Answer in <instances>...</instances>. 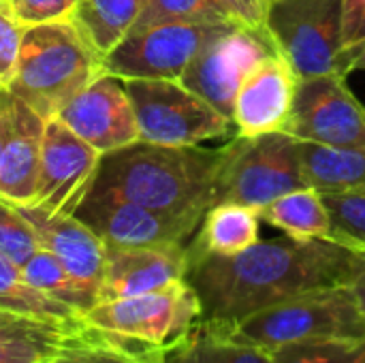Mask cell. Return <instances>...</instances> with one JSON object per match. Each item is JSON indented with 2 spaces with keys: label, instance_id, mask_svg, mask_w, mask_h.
Masks as SVG:
<instances>
[{
  "label": "cell",
  "instance_id": "cell-29",
  "mask_svg": "<svg viewBox=\"0 0 365 363\" xmlns=\"http://www.w3.org/2000/svg\"><path fill=\"white\" fill-rule=\"evenodd\" d=\"M192 21V24H231L214 0H148L139 19L128 34L141 32L160 24Z\"/></svg>",
  "mask_w": 365,
  "mask_h": 363
},
{
  "label": "cell",
  "instance_id": "cell-5",
  "mask_svg": "<svg viewBox=\"0 0 365 363\" xmlns=\"http://www.w3.org/2000/svg\"><path fill=\"white\" fill-rule=\"evenodd\" d=\"M306 188L295 137L284 131L237 137L225 145L214 184L216 203H237L261 214L278 197Z\"/></svg>",
  "mask_w": 365,
  "mask_h": 363
},
{
  "label": "cell",
  "instance_id": "cell-33",
  "mask_svg": "<svg viewBox=\"0 0 365 363\" xmlns=\"http://www.w3.org/2000/svg\"><path fill=\"white\" fill-rule=\"evenodd\" d=\"M21 26H41L66 21L73 17L81 0H9Z\"/></svg>",
  "mask_w": 365,
  "mask_h": 363
},
{
  "label": "cell",
  "instance_id": "cell-9",
  "mask_svg": "<svg viewBox=\"0 0 365 363\" xmlns=\"http://www.w3.org/2000/svg\"><path fill=\"white\" fill-rule=\"evenodd\" d=\"M235 24L175 21L126 34L103 58V71L120 79H180L192 58Z\"/></svg>",
  "mask_w": 365,
  "mask_h": 363
},
{
  "label": "cell",
  "instance_id": "cell-28",
  "mask_svg": "<svg viewBox=\"0 0 365 363\" xmlns=\"http://www.w3.org/2000/svg\"><path fill=\"white\" fill-rule=\"evenodd\" d=\"M269 353L274 363H365V336L297 342Z\"/></svg>",
  "mask_w": 365,
  "mask_h": 363
},
{
  "label": "cell",
  "instance_id": "cell-24",
  "mask_svg": "<svg viewBox=\"0 0 365 363\" xmlns=\"http://www.w3.org/2000/svg\"><path fill=\"white\" fill-rule=\"evenodd\" d=\"M145 4L148 0H81L71 19L105 56L130 32Z\"/></svg>",
  "mask_w": 365,
  "mask_h": 363
},
{
  "label": "cell",
  "instance_id": "cell-4",
  "mask_svg": "<svg viewBox=\"0 0 365 363\" xmlns=\"http://www.w3.org/2000/svg\"><path fill=\"white\" fill-rule=\"evenodd\" d=\"M205 323L231 340L263 351L310 340L365 336V312L351 285L302 293L235 323Z\"/></svg>",
  "mask_w": 365,
  "mask_h": 363
},
{
  "label": "cell",
  "instance_id": "cell-26",
  "mask_svg": "<svg viewBox=\"0 0 365 363\" xmlns=\"http://www.w3.org/2000/svg\"><path fill=\"white\" fill-rule=\"evenodd\" d=\"M79 321L26 319L13 327L0 329V363H47Z\"/></svg>",
  "mask_w": 365,
  "mask_h": 363
},
{
  "label": "cell",
  "instance_id": "cell-40",
  "mask_svg": "<svg viewBox=\"0 0 365 363\" xmlns=\"http://www.w3.org/2000/svg\"><path fill=\"white\" fill-rule=\"evenodd\" d=\"M0 2H2V0H0Z\"/></svg>",
  "mask_w": 365,
  "mask_h": 363
},
{
  "label": "cell",
  "instance_id": "cell-18",
  "mask_svg": "<svg viewBox=\"0 0 365 363\" xmlns=\"http://www.w3.org/2000/svg\"><path fill=\"white\" fill-rule=\"evenodd\" d=\"M45 120L11 94V118L0 154V199L30 203L41 171Z\"/></svg>",
  "mask_w": 365,
  "mask_h": 363
},
{
  "label": "cell",
  "instance_id": "cell-6",
  "mask_svg": "<svg viewBox=\"0 0 365 363\" xmlns=\"http://www.w3.org/2000/svg\"><path fill=\"white\" fill-rule=\"evenodd\" d=\"M81 319L103 334L163 353L195 329L203 319V306L195 287L180 280L143 295L98 302Z\"/></svg>",
  "mask_w": 365,
  "mask_h": 363
},
{
  "label": "cell",
  "instance_id": "cell-3",
  "mask_svg": "<svg viewBox=\"0 0 365 363\" xmlns=\"http://www.w3.org/2000/svg\"><path fill=\"white\" fill-rule=\"evenodd\" d=\"M103 58L73 19L28 26L9 92L47 122L105 73Z\"/></svg>",
  "mask_w": 365,
  "mask_h": 363
},
{
  "label": "cell",
  "instance_id": "cell-16",
  "mask_svg": "<svg viewBox=\"0 0 365 363\" xmlns=\"http://www.w3.org/2000/svg\"><path fill=\"white\" fill-rule=\"evenodd\" d=\"M105 272L98 302H111L165 289L186 280L190 259L184 244L105 246Z\"/></svg>",
  "mask_w": 365,
  "mask_h": 363
},
{
  "label": "cell",
  "instance_id": "cell-35",
  "mask_svg": "<svg viewBox=\"0 0 365 363\" xmlns=\"http://www.w3.org/2000/svg\"><path fill=\"white\" fill-rule=\"evenodd\" d=\"M365 41V0H342V49L346 64ZM351 73V68H349Z\"/></svg>",
  "mask_w": 365,
  "mask_h": 363
},
{
  "label": "cell",
  "instance_id": "cell-14",
  "mask_svg": "<svg viewBox=\"0 0 365 363\" xmlns=\"http://www.w3.org/2000/svg\"><path fill=\"white\" fill-rule=\"evenodd\" d=\"M56 118L101 154L139 141V126L124 79L109 73L75 94Z\"/></svg>",
  "mask_w": 365,
  "mask_h": 363
},
{
  "label": "cell",
  "instance_id": "cell-10",
  "mask_svg": "<svg viewBox=\"0 0 365 363\" xmlns=\"http://www.w3.org/2000/svg\"><path fill=\"white\" fill-rule=\"evenodd\" d=\"M344 73L299 79L293 113L284 126L295 139L365 150V105Z\"/></svg>",
  "mask_w": 365,
  "mask_h": 363
},
{
  "label": "cell",
  "instance_id": "cell-39",
  "mask_svg": "<svg viewBox=\"0 0 365 363\" xmlns=\"http://www.w3.org/2000/svg\"><path fill=\"white\" fill-rule=\"evenodd\" d=\"M30 317H19V315H13V312H6V310H0V329H6V327H13L21 321H26ZM43 321V319H41Z\"/></svg>",
  "mask_w": 365,
  "mask_h": 363
},
{
  "label": "cell",
  "instance_id": "cell-12",
  "mask_svg": "<svg viewBox=\"0 0 365 363\" xmlns=\"http://www.w3.org/2000/svg\"><path fill=\"white\" fill-rule=\"evenodd\" d=\"M101 152L79 139L62 120L45 122L41 171L30 205L53 214H75L96 175Z\"/></svg>",
  "mask_w": 365,
  "mask_h": 363
},
{
  "label": "cell",
  "instance_id": "cell-7",
  "mask_svg": "<svg viewBox=\"0 0 365 363\" xmlns=\"http://www.w3.org/2000/svg\"><path fill=\"white\" fill-rule=\"evenodd\" d=\"M267 34L272 51L284 58L299 79L349 75L342 49V0H269Z\"/></svg>",
  "mask_w": 365,
  "mask_h": 363
},
{
  "label": "cell",
  "instance_id": "cell-37",
  "mask_svg": "<svg viewBox=\"0 0 365 363\" xmlns=\"http://www.w3.org/2000/svg\"><path fill=\"white\" fill-rule=\"evenodd\" d=\"M353 291H355V297H357V302H359V306H361V310L365 312V263L364 267H361V272H359V276L353 280Z\"/></svg>",
  "mask_w": 365,
  "mask_h": 363
},
{
  "label": "cell",
  "instance_id": "cell-30",
  "mask_svg": "<svg viewBox=\"0 0 365 363\" xmlns=\"http://www.w3.org/2000/svg\"><path fill=\"white\" fill-rule=\"evenodd\" d=\"M331 216L334 242L365 252V186L323 195Z\"/></svg>",
  "mask_w": 365,
  "mask_h": 363
},
{
  "label": "cell",
  "instance_id": "cell-31",
  "mask_svg": "<svg viewBox=\"0 0 365 363\" xmlns=\"http://www.w3.org/2000/svg\"><path fill=\"white\" fill-rule=\"evenodd\" d=\"M38 248L32 227L11 201L0 199V255L21 267Z\"/></svg>",
  "mask_w": 365,
  "mask_h": 363
},
{
  "label": "cell",
  "instance_id": "cell-8",
  "mask_svg": "<svg viewBox=\"0 0 365 363\" xmlns=\"http://www.w3.org/2000/svg\"><path fill=\"white\" fill-rule=\"evenodd\" d=\"M124 88L135 109L139 141L184 148L231 133L233 120L180 79H124Z\"/></svg>",
  "mask_w": 365,
  "mask_h": 363
},
{
  "label": "cell",
  "instance_id": "cell-27",
  "mask_svg": "<svg viewBox=\"0 0 365 363\" xmlns=\"http://www.w3.org/2000/svg\"><path fill=\"white\" fill-rule=\"evenodd\" d=\"M0 310L13 312L19 317L60 321V323H73L81 319L68 306L53 302L51 297L36 291L26 280L21 267L9 261L4 255H0Z\"/></svg>",
  "mask_w": 365,
  "mask_h": 363
},
{
  "label": "cell",
  "instance_id": "cell-36",
  "mask_svg": "<svg viewBox=\"0 0 365 363\" xmlns=\"http://www.w3.org/2000/svg\"><path fill=\"white\" fill-rule=\"evenodd\" d=\"M9 118H11V92H0V154L9 133Z\"/></svg>",
  "mask_w": 365,
  "mask_h": 363
},
{
  "label": "cell",
  "instance_id": "cell-1",
  "mask_svg": "<svg viewBox=\"0 0 365 363\" xmlns=\"http://www.w3.org/2000/svg\"><path fill=\"white\" fill-rule=\"evenodd\" d=\"M365 252L331 240H265L233 257L190 259L186 280L195 287L203 321L235 323L289 297L353 285Z\"/></svg>",
  "mask_w": 365,
  "mask_h": 363
},
{
  "label": "cell",
  "instance_id": "cell-19",
  "mask_svg": "<svg viewBox=\"0 0 365 363\" xmlns=\"http://www.w3.org/2000/svg\"><path fill=\"white\" fill-rule=\"evenodd\" d=\"M259 212L237 203H216L205 214L188 246V259L233 257L259 242Z\"/></svg>",
  "mask_w": 365,
  "mask_h": 363
},
{
  "label": "cell",
  "instance_id": "cell-23",
  "mask_svg": "<svg viewBox=\"0 0 365 363\" xmlns=\"http://www.w3.org/2000/svg\"><path fill=\"white\" fill-rule=\"evenodd\" d=\"M158 355L160 353L103 334L81 319L47 363H156Z\"/></svg>",
  "mask_w": 365,
  "mask_h": 363
},
{
  "label": "cell",
  "instance_id": "cell-11",
  "mask_svg": "<svg viewBox=\"0 0 365 363\" xmlns=\"http://www.w3.org/2000/svg\"><path fill=\"white\" fill-rule=\"evenodd\" d=\"M75 216L88 225L105 246L184 244L197 233L203 214H178L109 197H83Z\"/></svg>",
  "mask_w": 365,
  "mask_h": 363
},
{
  "label": "cell",
  "instance_id": "cell-20",
  "mask_svg": "<svg viewBox=\"0 0 365 363\" xmlns=\"http://www.w3.org/2000/svg\"><path fill=\"white\" fill-rule=\"evenodd\" d=\"M306 186L321 195L365 186V150L295 139Z\"/></svg>",
  "mask_w": 365,
  "mask_h": 363
},
{
  "label": "cell",
  "instance_id": "cell-15",
  "mask_svg": "<svg viewBox=\"0 0 365 363\" xmlns=\"http://www.w3.org/2000/svg\"><path fill=\"white\" fill-rule=\"evenodd\" d=\"M299 77L278 53L261 58L242 79L235 105L233 124L237 137H259L267 133L284 131L295 96Z\"/></svg>",
  "mask_w": 365,
  "mask_h": 363
},
{
  "label": "cell",
  "instance_id": "cell-34",
  "mask_svg": "<svg viewBox=\"0 0 365 363\" xmlns=\"http://www.w3.org/2000/svg\"><path fill=\"white\" fill-rule=\"evenodd\" d=\"M214 2L231 24L257 34L269 45V34H267L269 0H214Z\"/></svg>",
  "mask_w": 365,
  "mask_h": 363
},
{
  "label": "cell",
  "instance_id": "cell-25",
  "mask_svg": "<svg viewBox=\"0 0 365 363\" xmlns=\"http://www.w3.org/2000/svg\"><path fill=\"white\" fill-rule=\"evenodd\" d=\"M21 272L36 291L51 297L53 302L68 306L79 317H83L90 308L98 304V289L75 278L51 252L43 248H38L21 265Z\"/></svg>",
  "mask_w": 365,
  "mask_h": 363
},
{
  "label": "cell",
  "instance_id": "cell-38",
  "mask_svg": "<svg viewBox=\"0 0 365 363\" xmlns=\"http://www.w3.org/2000/svg\"><path fill=\"white\" fill-rule=\"evenodd\" d=\"M349 68H351V73L353 71H365V41L355 49V53L349 62Z\"/></svg>",
  "mask_w": 365,
  "mask_h": 363
},
{
  "label": "cell",
  "instance_id": "cell-32",
  "mask_svg": "<svg viewBox=\"0 0 365 363\" xmlns=\"http://www.w3.org/2000/svg\"><path fill=\"white\" fill-rule=\"evenodd\" d=\"M24 30L26 26H21L19 19L15 17L11 2L2 0L0 2V92H9L15 79Z\"/></svg>",
  "mask_w": 365,
  "mask_h": 363
},
{
  "label": "cell",
  "instance_id": "cell-21",
  "mask_svg": "<svg viewBox=\"0 0 365 363\" xmlns=\"http://www.w3.org/2000/svg\"><path fill=\"white\" fill-rule=\"evenodd\" d=\"M265 223L280 229L287 237L310 242V240H331L334 227L325 199L319 190L306 186L291 190L276 201H272L259 214Z\"/></svg>",
  "mask_w": 365,
  "mask_h": 363
},
{
  "label": "cell",
  "instance_id": "cell-2",
  "mask_svg": "<svg viewBox=\"0 0 365 363\" xmlns=\"http://www.w3.org/2000/svg\"><path fill=\"white\" fill-rule=\"evenodd\" d=\"M222 156L225 145L207 150L135 141L101 154L86 197L122 199L178 214H205L214 201Z\"/></svg>",
  "mask_w": 365,
  "mask_h": 363
},
{
  "label": "cell",
  "instance_id": "cell-22",
  "mask_svg": "<svg viewBox=\"0 0 365 363\" xmlns=\"http://www.w3.org/2000/svg\"><path fill=\"white\" fill-rule=\"evenodd\" d=\"M156 363H274L269 351L227 338L203 319L195 329L158 355Z\"/></svg>",
  "mask_w": 365,
  "mask_h": 363
},
{
  "label": "cell",
  "instance_id": "cell-17",
  "mask_svg": "<svg viewBox=\"0 0 365 363\" xmlns=\"http://www.w3.org/2000/svg\"><path fill=\"white\" fill-rule=\"evenodd\" d=\"M32 227L38 246L51 252L75 278L101 291L105 272V242L75 214H53L30 203H13Z\"/></svg>",
  "mask_w": 365,
  "mask_h": 363
},
{
  "label": "cell",
  "instance_id": "cell-13",
  "mask_svg": "<svg viewBox=\"0 0 365 363\" xmlns=\"http://www.w3.org/2000/svg\"><path fill=\"white\" fill-rule=\"evenodd\" d=\"M267 53L272 47L257 34L233 26L214 36L186 66L180 81L233 120V105L246 73Z\"/></svg>",
  "mask_w": 365,
  "mask_h": 363
}]
</instances>
